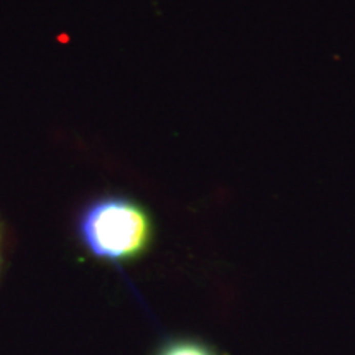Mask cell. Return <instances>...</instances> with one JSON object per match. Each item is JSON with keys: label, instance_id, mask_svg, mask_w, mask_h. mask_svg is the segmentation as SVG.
Returning <instances> with one entry per match:
<instances>
[{"label": "cell", "instance_id": "cell-1", "mask_svg": "<svg viewBox=\"0 0 355 355\" xmlns=\"http://www.w3.org/2000/svg\"><path fill=\"white\" fill-rule=\"evenodd\" d=\"M153 221L142 204L124 196H106L79 215L77 233L95 258L130 262L142 257L153 240Z\"/></svg>", "mask_w": 355, "mask_h": 355}, {"label": "cell", "instance_id": "cell-2", "mask_svg": "<svg viewBox=\"0 0 355 355\" xmlns=\"http://www.w3.org/2000/svg\"><path fill=\"white\" fill-rule=\"evenodd\" d=\"M158 355H215L211 347L203 342L189 341V339H180L165 344L160 349Z\"/></svg>", "mask_w": 355, "mask_h": 355}]
</instances>
